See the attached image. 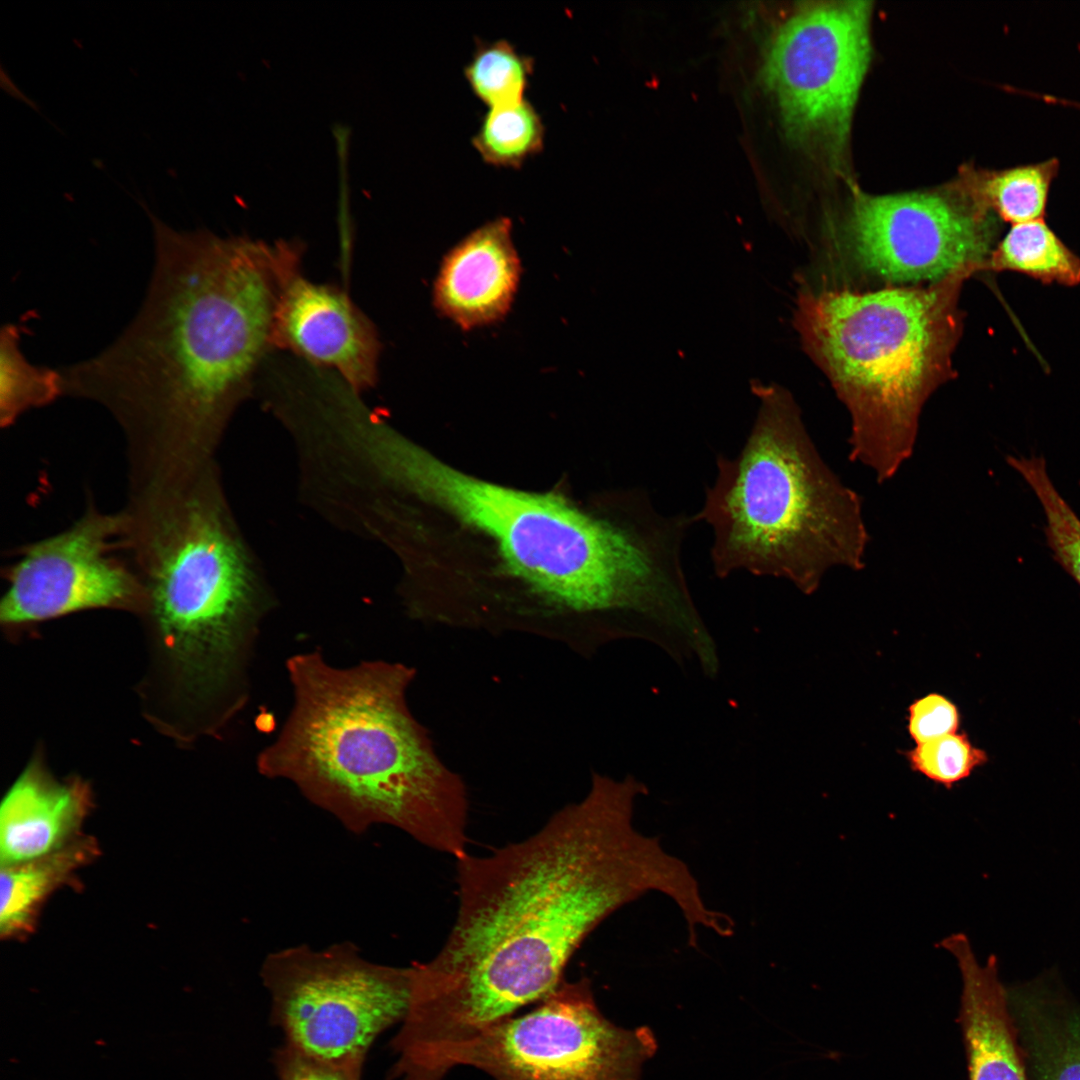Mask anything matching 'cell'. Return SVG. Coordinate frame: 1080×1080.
Segmentation results:
<instances>
[{"mask_svg": "<svg viewBox=\"0 0 1080 1080\" xmlns=\"http://www.w3.org/2000/svg\"><path fill=\"white\" fill-rule=\"evenodd\" d=\"M647 793L633 776L594 773L588 794L533 835L457 859L454 925L431 960L411 966L403 1032L415 1048L444 1053L541 1001L589 934L645 893L695 904L688 866L633 827Z\"/></svg>", "mask_w": 1080, "mask_h": 1080, "instance_id": "1", "label": "cell"}, {"mask_svg": "<svg viewBox=\"0 0 1080 1080\" xmlns=\"http://www.w3.org/2000/svg\"><path fill=\"white\" fill-rule=\"evenodd\" d=\"M148 213L155 265L139 312L102 352L58 369L63 395L117 419L130 467L156 472L201 464L206 436L257 382L303 246L177 231Z\"/></svg>", "mask_w": 1080, "mask_h": 1080, "instance_id": "2", "label": "cell"}, {"mask_svg": "<svg viewBox=\"0 0 1080 1080\" xmlns=\"http://www.w3.org/2000/svg\"><path fill=\"white\" fill-rule=\"evenodd\" d=\"M366 452L409 492L489 536L508 569L547 603L589 621L595 646L620 638L660 643L691 606L682 566L687 526L638 489L616 518L553 493L519 491L464 474L388 427Z\"/></svg>", "mask_w": 1080, "mask_h": 1080, "instance_id": "3", "label": "cell"}, {"mask_svg": "<svg viewBox=\"0 0 1080 1080\" xmlns=\"http://www.w3.org/2000/svg\"><path fill=\"white\" fill-rule=\"evenodd\" d=\"M285 666L292 707L257 755L258 772L294 784L354 832L387 824L456 860L467 855L466 788L409 709L415 670L384 660L334 667L320 650Z\"/></svg>", "mask_w": 1080, "mask_h": 1080, "instance_id": "4", "label": "cell"}, {"mask_svg": "<svg viewBox=\"0 0 1080 1080\" xmlns=\"http://www.w3.org/2000/svg\"><path fill=\"white\" fill-rule=\"evenodd\" d=\"M201 466L130 484L127 551L145 591V693L193 721L248 703L260 609L245 561Z\"/></svg>", "mask_w": 1080, "mask_h": 1080, "instance_id": "5", "label": "cell"}, {"mask_svg": "<svg viewBox=\"0 0 1080 1080\" xmlns=\"http://www.w3.org/2000/svg\"><path fill=\"white\" fill-rule=\"evenodd\" d=\"M752 389L759 407L751 431L735 457L717 456L693 519L712 528L718 577L743 570L812 594L831 568H864L861 498L820 456L792 394L777 384Z\"/></svg>", "mask_w": 1080, "mask_h": 1080, "instance_id": "6", "label": "cell"}, {"mask_svg": "<svg viewBox=\"0 0 1080 1080\" xmlns=\"http://www.w3.org/2000/svg\"><path fill=\"white\" fill-rule=\"evenodd\" d=\"M974 273L869 292L805 289L797 297L793 322L803 349L851 416L849 457L879 483L912 455L924 404L953 376L960 292Z\"/></svg>", "mask_w": 1080, "mask_h": 1080, "instance_id": "7", "label": "cell"}, {"mask_svg": "<svg viewBox=\"0 0 1080 1080\" xmlns=\"http://www.w3.org/2000/svg\"><path fill=\"white\" fill-rule=\"evenodd\" d=\"M260 975L285 1044L341 1066L363 1067L379 1035L402 1022L411 997V967L370 962L352 944L274 952Z\"/></svg>", "mask_w": 1080, "mask_h": 1080, "instance_id": "8", "label": "cell"}, {"mask_svg": "<svg viewBox=\"0 0 1080 1080\" xmlns=\"http://www.w3.org/2000/svg\"><path fill=\"white\" fill-rule=\"evenodd\" d=\"M539 1002L451 1049L441 1076L463 1065L495 1080H639L657 1050L648 1027L624 1029L604 1017L586 978L562 981Z\"/></svg>", "mask_w": 1080, "mask_h": 1080, "instance_id": "9", "label": "cell"}, {"mask_svg": "<svg viewBox=\"0 0 1080 1080\" xmlns=\"http://www.w3.org/2000/svg\"><path fill=\"white\" fill-rule=\"evenodd\" d=\"M869 1L812 2L777 30L763 64L787 132L832 158L843 152L871 57Z\"/></svg>", "mask_w": 1080, "mask_h": 1080, "instance_id": "10", "label": "cell"}, {"mask_svg": "<svg viewBox=\"0 0 1080 1080\" xmlns=\"http://www.w3.org/2000/svg\"><path fill=\"white\" fill-rule=\"evenodd\" d=\"M3 577L0 621L9 632L87 610L141 615L145 606L122 511L93 503L63 531L20 547Z\"/></svg>", "mask_w": 1080, "mask_h": 1080, "instance_id": "11", "label": "cell"}, {"mask_svg": "<svg viewBox=\"0 0 1080 1080\" xmlns=\"http://www.w3.org/2000/svg\"><path fill=\"white\" fill-rule=\"evenodd\" d=\"M995 235L993 213L968 192L858 194L843 241L860 270L893 285L986 270Z\"/></svg>", "mask_w": 1080, "mask_h": 1080, "instance_id": "12", "label": "cell"}, {"mask_svg": "<svg viewBox=\"0 0 1080 1080\" xmlns=\"http://www.w3.org/2000/svg\"><path fill=\"white\" fill-rule=\"evenodd\" d=\"M273 346L336 372L357 391L379 376L381 341L374 323L348 293L294 273L275 310Z\"/></svg>", "mask_w": 1080, "mask_h": 1080, "instance_id": "13", "label": "cell"}, {"mask_svg": "<svg viewBox=\"0 0 1080 1080\" xmlns=\"http://www.w3.org/2000/svg\"><path fill=\"white\" fill-rule=\"evenodd\" d=\"M520 275L512 222L498 217L470 232L443 257L433 283V305L464 330L494 324L509 312Z\"/></svg>", "mask_w": 1080, "mask_h": 1080, "instance_id": "14", "label": "cell"}, {"mask_svg": "<svg viewBox=\"0 0 1080 1080\" xmlns=\"http://www.w3.org/2000/svg\"><path fill=\"white\" fill-rule=\"evenodd\" d=\"M92 806L89 784L78 776L58 779L42 750H36L0 806L1 866L42 858L74 843Z\"/></svg>", "mask_w": 1080, "mask_h": 1080, "instance_id": "15", "label": "cell"}, {"mask_svg": "<svg viewBox=\"0 0 1080 1080\" xmlns=\"http://www.w3.org/2000/svg\"><path fill=\"white\" fill-rule=\"evenodd\" d=\"M938 946L954 956L961 972L959 1021L969 1080H1029L996 957L980 964L963 933Z\"/></svg>", "mask_w": 1080, "mask_h": 1080, "instance_id": "16", "label": "cell"}, {"mask_svg": "<svg viewBox=\"0 0 1080 1080\" xmlns=\"http://www.w3.org/2000/svg\"><path fill=\"white\" fill-rule=\"evenodd\" d=\"M1029 1080H1080V1008L1043 983L1007 990Z\"/></svg>", "mask_w": 1080, "mask_h": 1080, "instance_id": "17", "label": "cell"}, {"mask_svg": "<svg viewBox=\"0 0 1080 1080\" xmlns=\"http://www.w3.org/2000/svg\"><path fill=\"white\" fill-rule=\"evenodd\" d=\"M96 842L80 838L53 854L1 866L0 934L16 939L32 933L41 906L53 891L97 854Z\"/></svg>", "mask_w": 1080, "mask_h": 1080, "instance_id": "18", "label": "cell"}, {"mask_svg": "<svg viewBox=\"0 0 1080 1080\" xmlns=\"http://www.w3.org/2000/svg\"><path fill=\"white\" fill-rule=\"evenodd\" d=\"M986 270L1013 271L1044 283H1080V258L1042 219L1011 225L995 245Z\"/></svg>", "mask_w": 1080, "mask_h": 1080, "instance_id": "19", "label": "cell"}, {"mask_svg": "<svg viewBox=\"0 0 1080 1080\" xmlns=\"http://www.w3.org/2000/svg\"><path fill=\"white\" fill-rule=\"evenodd\" d=\"M1055 158L969 175L967 192L981 205L1012 225L1042 219L1051 183L1057 175Z\"/></svg>", "mask_w": 1080, "mask_h": 1080, "instance_id": "20", "label": "cell"}, {"mask_svg": "<svg viewBox=\"0 0 1080 1080\" xmlns=\"http://www.w3.org/2000/svg\"><path fill=\"white\" fill-rule=\"evenodd\" d=\"M20 327L2 326L0 333V424L9 427L25 412L63 395L59 369L31 364L20 349Z\"/></svg>", "mask_w": 1080, "mask_h": 1080, "instance_id": "21", "label": "cell"}, {"mask_svg": "<svg viewBox=\"0 0 1080 1080\" xmlns=\"http://www.w3.org/2000/svg\"><path fill=\"white\" fill-rule=\"evenodd\" d=\"M545 126L527 100L489 108L472 145L489 165L519 169L544 147Z\"/></svg>", "mask_w": 1080, "mask_h": 1080, "instance_id": "22", "label": "cell"}, {"mask_svg": "<svg viewBox=\"0 0 1080 1080\" xmlns=\"http://www.w3.org/2000/svg\"><path fill=\"white\" fill-rule=\"evenodd\" d=\"M533 69L532 57L502 39L478 43L464 76L473 94L495 108L524 99Z\"/></svg>", "mask_w": 1080, "mask_h": 1080, "instance_id": "23", "label": "cell"}, {"mask_svg": "<svg viewBox=\"0 0 1080 1080\" xmlns=\"http://www.w3.org/2000/svg\"><path fill=\"white\" fill-rule=\"evenodd\" d=\"M1007 463L1034 491L1046 518L1045 535L1056 561L1080 586V519L1052 483L1043 457L1008 456Z\"/></svg>", "mask_w": 1080, "mask_h": 1080, "instance_id": "24", "label": "cell"}, {"mask_svg": "<svg viewBox=\"0 0 1080 1080\" xmlns=\"http://www.w3.org/2000/svg\"><path fill=\"white\" fill-rule=\"evenodd\" d=\"M905 756L912 770L948 788L988 761L984 750L958 732L916 744Z\"/></svg>", "mask_w": 1080, "mask_h": 1080, "instance_id": "25", "label": "cell"}, {"mask_svg": "<svg viewBox=\"0 0 1080 1080\" xmlns=\"http://www.w3.org/2000/svg\"><path fill=\"white\" fill-rule=\"evenodd\" d=\"M959 723L957 706L938 693L925 695L908 708V732L916 744L956 733Z\"/></svg>", "mask_w": 1080, "mask_h": 1080, "instance_id": "26", "label": "cell"}, {"mask_svg": "<svg viewBox=\"0 0 1080 1080\" xmlns=\"http://www.w3.org/2000/svg\"><path fill=\"white\" fill-rule=\"evenodd\" d=\"M277 1080H362L363 1067L341 1066L306 1056L285 1043L272 1058Z\"/></svg>", "mask_w": 1080, "mask_h": 1080, "instance_id": "27", "label": "cell"}]
</instances>
